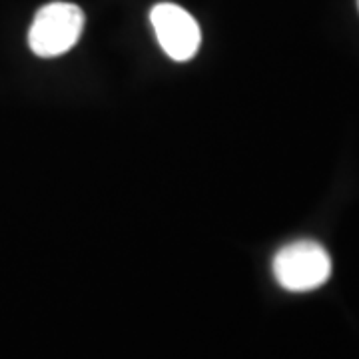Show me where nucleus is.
<instances>
[{
	"instance_id": "obj_1",
	"label": "nucleus",
	"mask_w": 359,
	"mask_h": 359,
	"mask_svg": "<svg viewBox=\"0 0 359 359\" xmlns=\"http://www.w3.org/2000/svg\"><path fill=\"white\" fill-rule=\"evenodd\" d=\"M276 282L287 292L304 294L318 290L332 276V257L313 240H299L283 245L273 257Z\"/></svg>"
},
{
	"instance_id": "obj_2",
	"label": "nucleus",
	"mask_w": 359,
	"mask_h": 359,
	"mask_svg": "<svg viewBox=\"0 0 359 359\" xmlns=\"http://www.w3.org/2000/svg\"><path fill=\"white\" fill-rule=\"evenodd\" d=\"M84 30V13L72 2H48L34 14L28 30V46L40 58L68 52Z\"/></svg>"
},
{
	"instance_id": "obj_3",
	"label": "nucleus",
	"mask_w": 359,
	"mask_h": 359,
	"mask_svg": "<svg viewBox=\"0 0 359 359\" xmlns=\"http://www.w3.org/2000/svg\"><path fill=\"white\" fill-rule=\"evenodd\" d=\"M156 39L162 50L176 62L192 60L202 42V32L192 14L178 4L160 2L150 13Z\"/></svg>"
},
{
	"instance_id": "obj_4",
	"label": "nucleus",
	"mask_w": 359,
	"mask_h": 359,
	"mask_svg": "<svg viewBox=\"0 0 359 359\" xmlns=\"http://www.w3.org/2000/svg\"><path fill=\"white\" fill-rule=\"evenodd\" d=\"M358 8H359V0H358Z\"/></svg>"
}]
</instances>
